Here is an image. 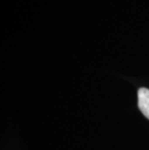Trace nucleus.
I'll return each instance as SVG.
<instances>
[{"instance_id":"obj_1","label":"nucleus","mask_w":149,"mask_h":150,"mask_svg":"<svg viewBox=\"0 0 149 150\" xmlns=\"http://www.w3.org/2000/svg\"><path fill=\"white\" fill-rule=\"evenodd\" d=\"M138 105L141 113L149 119V89L141 87L138 91Z\"/></svg>"}]
</instances>
